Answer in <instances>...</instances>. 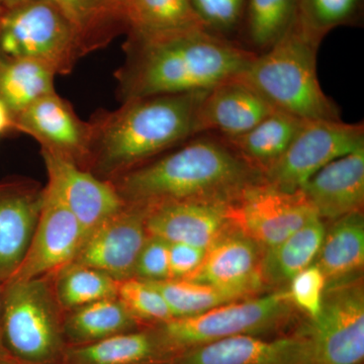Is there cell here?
<instances>
[{"mask_svg": "<svg viewBox=\"0 0 364 364\" xmlns=\"http://www.w3.org/2000/svg\"><path fill=\"white\" fill-rule=\"evenodd\" d=\"M127 36L124 63L114 73L121 102L212 90L243 74L257 55L205 28Z\"/></svg>", "mask_w": 364, "mask_h": 364, "instance_id": "obj_1", "label": "cell"}, {"mask_svg": "<svg viewBox=\"0 0 364 364\" xmlns=\"http://www.w3.org/2000/svg\"><path fill=\"white\" fill-rule=\"evenodd\" d=\"M109 181L124 203L147 205L182 200L233 202L264 179L224 139L198 135Z\"/></svg>", "mask_w": 364, "mask_h": 364, "instance_id": "obj_2", "label": "cell"}, {"mask_svg": "<svg viewBox=\"0 0 364 364\" xmlns=\"http://www.w3.org/2000/svg\"><path fill=\"white\" fill-rule=\"evenodd\" d=\"M207 91L135 98L93 114L88 171L111 181L198 136L196 117Z\"/></svg>", "mask_w": 364, "mask_h": 364, "instance_id": "obj_3", "label": "cell"}, {"mask_svg": "<svg viewBox=\"0 0 364 364\" xmlns=\"http://www.w3.org/2000/svg\"><path fill=\"white\" fill-rule=\"evenodd\" d=\"M320 42L293 26L267 51L257 54L240 77L279 111L306 121L341 119L317 75Z\"/></svg>", "mask_w": 364, "mask_h": 364, "instance_id": "obj_4", "label": "cell"}, {"mask_svg": "<svg viewBox=\"0 0 364 364\" xmlns=\"http://www.w3.org/2000/svg\"><path fill=\"white\" fill-rule=\"evenodd\" d=\"M54 274L2 284V342L28 364H56L66 348V311L57 299Z\"/></svg>", "mask_w": 364, "mask_h": 364, "instance_id": "obj_5", "label": "cell"}, {"mask_svg": "<svg viewBox=\"0 0 364 364\" xmlns=\"http://www.w3.org/2000/svg\"><path fill=\"white\" fill-rule=\"evenodd\" d=\"M287 287L261 296L238 299L193 317L155 325L163 342L178 354L230 337H263L286 327L294 314Z\"/></svg>", "mask_w": 364, "mask_h": 364, "instance_id": "obj_6", "label": "cell"}, {"mask_svg": "<svg viewBox=\"0 0 364 364\" xmlns=\"http://www.w3.org/2000/svg\"><path fill=\"white\" fill-rule=\"evenodd\" d=\"M82 57L73 28L53 0H28L2 11L0 58L31 60L67 75Z\"/></svg>", "mask_w": 364, "mask_h": 364, "instance_id": "obj_7", "label": "cell"}, {"mask_svg": "<svg viewBox=\"0 0 364 364\" xmlns=\"http://www.w3.org/2000/svg\"><path fill=\"white\" fill-rule=\"evenodd\" d=\"M364 147L363 124L341 119L304 121L284 154L263 179L284 193H296L328 163Z\"/></svg>", "mask_w": 364, "mask_h": 364, "instance_id": "obj_8", "label": "cell"}, {"mask_svg": "<svg viewBox=\"0 0 364 364\" xmlns=\"http://www.w3.org/2000/svg\"><path fill=\"white\" fill-rule=\"evenodd\" d=\"M303 330L315 364H363L364 289L360 279L326 287L322 309Z\"/></svg>", "mask_w": 364, "mask_h": 364, "instance_id": "obj_9", "label": "cell"}, {"mask_svg": "<svg viewBox=\"0 0 364 364\" xmlns=\"http://www.w3.org/2000/svg\"><path fill=\"white\" fill-rule=\"evenodd\" d=\"M316 214L299 191L284 193L262 181L231 203L233 227L261 248L277 245Z\"/></svg>", "mask_w": 364, "mask_h": 364, "instance_id": "obj_10", "label": "cell"}, {"mask_svg": "<svg viewBox=\"0 0 364 364\" xmlns=\"http://www.w3.org/2000/svg\"><path fill=\"white\" fill-rule=\"evenodd\" d=\"M145 219V205L127 203L86 237L69 264L92 268L117 282L131 279L149 237Z\"/></svg>", "mask_w": 364, "mask_h": 364, "instance_id": "obj_11", "label": "cell"}, {"mask_svg": "<svg viewBox=\"0 0 364 364\" xmlns=\"http://www.w3.org/2000/svg\"><path fill=\"white\" fill-rule=\"evenodd\" d=\"M41 155L48 176L46 186L76 218L82 229L83 241L102 223L126 207L127 203L111 181L100 178L49 151L41 150Z\"/></svg>", "mask_w": 364, "mask_h": 364, "instance_id": "obj_12", "label": "cell"}, {"mask_svg": "<svg viewBox=\"0 0 364 364\" xmlns=\"http://www.w3.org/2000/svg\"><path fill=\"white\" fill-rule=\"evenodd\" d=\"M14 129L49 151L88 170L91 127L74 111L70 102L55 92L41 97L14 117Z\"/></svg>", "mask_w": 364, "mask_h": 364, "instance_id": "obj_13", "label": "cell"}, {"mask_svg": "<svg viewBox=\"0 0 364 364\" xmlns=\"http://www.w3.org/2000/svg\"><path fill=\"white\" fill-rule=\"evenodd\" d=\"M82 242V229L76 218L45 186L44 202L32 240L20 267L7 282L37 279L58 272L71 262Z\"/></svg>", "mask_w": 364, "mask_h": 364, "instance_id": "obj_14", "label": "cell"}, {"mask_svg": "<svg viewBox=\"0 0 364 364\" xmlns=\"http://www.w3.org/2000/svg\"><path fill=\"white\" fill-rule=\"evenodd\" d=\"M262 252L250 237L230 227L208 247L202 265L188 279L215 287L235 301L251 298L263 287Z\"/></svg>", "mask_w": 364, "mask_h": 364, "instance_id": "obj_15", "label": "cell"}, {"mask_svg": "<svg viewBox=\"0 0 364 364\" xmlns=\"http://www.w3.org/2000/svg\"><path fill=\"white\" fill-rule=\"evenodd\" d=\"M231 203L182 200L147 205L146 230L149 236L158 237L168 243H184L208 249L233 226Z\"/></svg>", "mask_w": 364, "mask_h": 364, "instance_id": "obj_16", "label": "cell"}, {"mask_svg": "<svg viewBox=\"0 0 364 364\" xmlns=\"http://www.w3.org/2000/svg\"><path fill=\"white\" fill-rule=\"evenodd\" d=\"M45 186L28 177L0 181V284L16 272L39 220Z\"/></svg>", "mask_w": 364, "mask_h": 364, "instance_id": "obj_17", "label": "cell"}, {"mask_svg": "<svg viewBox=\"0 0 364 364\" xmlns=\"http://www.w3.org/2000/svg\"><path fill=\"white\" fill-rule=\"evenodd\" d=\"M171 364H315L310 340L303 330L274 339L230 337L177 354Z\"/></svg>", "mask_w": 364, "mask_h": 364, "instance_id": "obj_18", "label": "cell"}, {"mask_svg": "<svg viewBox=\"0 0 364 364\" xmlns=\"http://www.w3.org/2000/svg\"><path fill=\"white\" fill-rule=\"evenodd\" d=\"M277 109L238 76L207 91L198 107L196 135L213 132L221 138H234L251 130Z\"/></svg>", "mask_w": 364, "mask_h": 364, "instance_id": "obj_19", "label": "cell"}, {"mask_svg": "<svg viewBox=\"0 0 364 364\" xmlns=\"http://www.w3.org/2000/svg\"><path fill=\"white\" fill-rule=\"evenodd\" d=\"M322 220L361 212L364 203V147L328 163L299 189Z\"/></svg>", "mask_w": 364, "mask_h": 364, "instance_id": "obj_20", "label": "cell"}, {"mask_svg": "<svg viewBox=\"0 0 364 364\" xmlns=\"http://www.w3.org/2000/svg\"><path fill=\"white\" fill-rule=\"evenodd\" d=\"M176 355L151 326L95 343L66 346L56 364H171Z\"/></svg>", "mask_w": 364, "mask_h": 364, "instance_id": "obj_21", "label": "cell"}, {"mask_svg": "<svg viewBox=\"0 0 364 364\" xmlns=\"http://www.w3.org/2000/svg\"><path fill=\"white\" fill-rule=\"evenodd\" d=\"M70 23L83 56L127 33L126 0H53Z\"/></svg>", "mask_w": 364, "mask_h": 364, "instance_id": "obj_22", "label": "cell"}, {"mask_svg": "<svg viewBox=\"0 0 364 364\" xmlns=\"http://www.w3.org/2000/svg\"><path fill=\"white\" fill-rule=\"evenodd\" d=\"M325 232L324 220L314 215L284 240L264 249L260 263L263 286L284 289L299 272L312 265Z\"/></svg>", "mask_w": 364, "mask_h": 364, "instance_id": "obj_23", "label": "cell"}, {"mask_svg": "<svg viewBox=\"0 0 364 364\" xmlns=\"http://www.w3.org/2000/svg\"><path fill=\"white\" fill-rule=\"evenodd\" d=\"M327 282L352 279L364 265V218L351 213L332 221L315 260Z\"/></svg>", "mask_w": 364, "mask_h": 364, "instance_id": "obj_24", "label": "cell"}, {"mask_svg": "<svg viewBox=\"0 0 364 364\" xmlns=\"http://www.w3.org/2000/svg\"><path fill=\"white\" fill-rule=\"evenodd\" d=\"M304 121L306 119L277 109L246 133L223 139L263 176L284 154Z\"/></svg>", "mask_w": 364, "mask_h": 364, "instance_id": "obj_25", "label": "cell"}, {"mask_svg": "<svg viewBox=\"0 0 364 364\" xmlns=\"http://www.w3.org/2000/svg\"><path fill=\"white\" fill-rule=\"evenodd\" d=\"M121 301L100 299L67 311L64 320L66 346L95 343L124 333L143 329Z\"/></svg>", "mask_w": 364, "mask_h": 364, "instance_id": "obj_26", "label": "cell"}, {"mask_svg": "<svg viewBox=\"0 0 364 364\" xmlns=\"http://www.w3.org/2000/svg\"><path fill=\"white\" fill-rule=\"evenodd\" d=\"M126 18L127 35H159L205 28L191 0H126Z\"/></svg>", "mask_w": 364, "mask_h": 364, "instance_id": "obj_27", "label": "cell"}, {"mask_svg": "<svg viewBox=\"0 0 364 364\" xmlns=\"http://www.w3.org/2000/svg\"><path fill=\"white\" fill-rule=\"evenodd\" d=\"M55 76L38 62L0 58V100L14 117L18 116L41 97L55 92Z\"/></svg>", "mask_w": 364, "mask_h": 364, "instance_id": "obj_28", "label": "cell"}, {"mask_svg": "<svg viewBox=\"0 0 364 364\" xmlns=\"http://www.w3.org/2000/svg\"><path fill=\"white\" fill-rule=\"evenodd\" d=\"M299 0H247L245 23L248 41L267 51L289 30L296 20Z\"/></svg>", "mask_w": 364, "mask_h": 364, "instance_id": "obj_29", "label": "cell"}, {"mask_svg": "<svg viewBox=\"0 0 364 364\" xmlns=\"http://www.w3.org/2000/svg\"><path fill=\"white\" fill-rule=\"evenodd\" d=\"M54 287L67 312L100 299L116 298L117 282L92 268L67 264L55 272Z\"/></svg>", "mask_w": 364, "mask_h": 364, "instance_id": "obj_30", "label": "cell"}, {"mask_svg": "<svg viewBox=\"0 0 364 364\" xmlns=\"http://www.w3.org/2000/svg\"><path fill=\"white\" fill-rule=\"evenodd\" d=\"M363 7V0H299L296 23L321 43L333 28L358 21Z\"/></svg>", "mask_w": 364, "mask_h": 364, "instance_id": "obj_31", "label": "cell"}, {"mask_svg": "<svg viewBox=\"0 0 364 364\" xmlns=\"http://www.w3.org/2000/svg\"><path fill=\"white\" fill-rule=\"evenodd\" d=\"M161 293L174 318L193 317L215 306L235 301L215 287L189 279L149 282Z\"/></svg>", "mask_w": 364, "mask_h": 364, "instance_id": "obj_32", "label": "cell"}, {"mask_svg": "<svg viewBox=\"0 0 364 364\" xmlns=\"http://www.w3.org/2000/svg\"><path fill=\"white\" fill-rule=\"evenodd\" d=\"M117 296L143 327L162 324L173 318L161 293L149 282L136 277L117 282Z\"/></svg>", "mask_w": 364, "mask_h": 364, "instance_id": "obj_33", "label": "cell"}, {"mask_svg": "<svg viewBox=\"0 0 364 364\" xmlns=\"http://www.w3.org/2000/svg\"><path fill=\"white\" fill-rule=\"evenodd\" d=\"M205 30L224 37L243 23L247 0H191Z\"/></svg>", "mask_w": 364, "mask_h": 364, "instance_id": "obj_34", "label": "cell"}, {"mask_svg": "<svg viewBox=\"0 0 364 364\" xmlns=\"http://www.w3.org/2000/svg\"><path fill=\"white\" fill-rule=\"evenodd\" d=\"M327 286L324 273L313 263L293 277L287 289L294 306L312 321L321 312Z\"/></svg>", "mask_w": 364, "mask_h": 364, "instance_id": "obj_35", "label": "cell"}, {"mask_svg": "<svg viewBox=\"0 0 364 364\" xmlns=\"http://www.w3.org/2000/svg\"><path fill=\"white\" fill-rule=\"evenodd\" d=\"M133 277L145 282L170 279L168 242L148 237L136 259Z\"/></svg>", "mask_w": 364, "mask_h": 364, "instance_id": "obj_36", "label": "cell"}, {"mask_svg": "<svg viewBox=\"0 0 364 364\" xmlns=\"http://www.w3.org/2000/svg\"><path fill=\"white\" fill-rule=\"evenodd\" d=\"M207 249L184 243H168L170 279H188L202 265Z\"/></svg>", "mask_w": 364, "mask_h": 364, "instance_id": "obj_37", "label": "cell"}, {"mask_svg": "<svg viewBox=\"0 0 364 364\" xmlns=\"http://www.w3.org/2000/svg\"><path fill=\"white\" fill-rule=\"evenodd\" d=\"M9 131H16L13 114L0 100V136Z\"/></svg>", "mask_w": 364, "mask_h": 364, "instance_id": "obj_38", "label": "cell"}, {"mask_svg": "<svg viewBox=\"0 0 364 364\" xmlns=\"http://www.w3.org/2000/svg\"><path fill=\"white\" fill-rule=\"evenodd\" d=\"M0 364H28L13 355L6 347L0 346Z\"/></svg>", "mask_w": 364, "mask_h": 364, "instance_id": "obj_39", "label": "cell"}, {"mask_svg": "<svg viewBox=\"0 0 364 364\" xmlns=\"http://www.w3.org/2000/svg\"><path fill=\"white\" fill-rule=\"evenodd\" d=\"M26 1H28V0H0V6L4 7V9H9V7L18 6V4Z\"/></svg>", "mask_w": 364, "mask_h": 364, "instance_id": "obj_40", "label": "cell"}, {"mask_svg": "<svg viewBox=\"0 0 364 364\" xmlns=\"http://www.w3.org/2000/svg\"><path fill=\"white\" fill-rule=\"evenodd\" d=\"M1 296H2V284H0V316H1ZM0 346L4 347L2 342L1 326H0Z\"/></svg>", "mask_w": 364, "mask_h": 364, "instance_id": "obj_41", "label": "cell"}, {"mask_svg": "<svg viewBox=\"0 0 364 364\" xmlns=\"http://www.w3.org/2000/svg\"><path fill=\"white\" fill-rule=\"evenodd\" d=\"M2 11H4V7L0 6V18H1Z\"/></svg>", "mask_w": 364, "mask_h": 364, "instance_id": "obj_42", "label": "cell"}]
</instances>
